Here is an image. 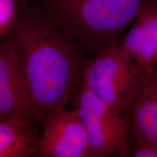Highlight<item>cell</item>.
<instances>
[{
  "label": "cell",
  "instance_id": "obj_1",
  "mask_svg": "<svg viewBox=\"0 0 157 157\" xmlns=\"http://www.w3.org/2000/svg\"><path fill=\"white\" fill-rule=\"evenodd\" d=\"M5 38L14 49L36 105L38 125L70 104L82 85L90 54L37 6L23 5Z\"/></svg>",
  "mask_w": 157,
  "mask_h": 157
},
{
  "label": "cell",
  "instance_id": "obj_2",
  "mask_svg": "<svg viewBox=\"0 0 157 157\" xmlns=\"http://www.w3.org/2000/svg\"><path fill=\"white\" fill-rule=\"evenodd\" d=\"M146 0H38L37 7L56 26L89 53L119 42Z\"/></svg>",
  "mask_w": 157,
  "mask_h": 157
},
{
  "label": "cell",
  "instance_id": "obj_3",
  "mask_svg": "<svg viewBox=\"0 0 157 157\" xmlns=\"http://www.w3.org/2000/svg\"><path fill=\"white\" fill-rule=\"evenodd\" d=\"M144 71L117 42L88 60L82 85L105 102L113 112L124 117Z\"/></svg>",
  "mask_w": 157,
  "mask_h": 157
},
{
  "label": "cell",
  "instance_id": "obj_4",
  "mask_svg": "<svg viewBox=\"0 0 157 157\" xmlns=\"http://www.w3.org/2000/svg\"><path fill=\"white\" fill-rule=\"evenodd\" d=\"M87 132L93 157L130 156L127 119L81 85L71 102Z\"/></svg>",
  "mask_w": 157,
  "mask_h": 157
},
{
  "label": "cell",
  "instance_id": "obj_5",
  "mask_svg": "<svg viewBox=\"0 0 157 157\" xmlns=\"http://www.w3.org/2000/svg\"><path fill=\"white\" fill-rule=\"evenodd\" d=\"M0 119H15L38 125L32 91L12 44L0 42Z\"/></svg>",
  "mask_w": 157,
  "mask_h": 157
},
{
  "label": "cell",
  "instance_id": "obj_6",
  "mask_svg": "<svg viewBox=\"0 0 157 157\" xmlns=\"http://www.w3.org/2000/svg\"><path fill=\"white\" fill-rule=\"evenodd\" d=\"M39 157H93L89 139L74 109L56 110L42 126Z\"/></svg>",
  "mask_w": 157,
  "mask_h": 157
},
{
  "label": "cell",
  "instance_id": "obj_7",
  "mask_svg": "<svg viewBox=\"0 0 157 157\" xmlns=\"http://www.w3.org/2000/svg\"><path fill=\"white\" fill-rule=\"evenodd\" d=\"M124 117L135 137L157 144V67L144 71Z\"/></svg>",
  "mask_w": 157,
  "mask_h": 157
},
{
  "label": "cell",
  "instance_id": "obj_8",
  "mask_svg": "<svg viewBox=\"0 0 157 157\" xmlns=\"http://www.w3.org/2000/svg\"><path fill=\"white\" fill-rule=\"evenodd\" d=\"M41 136L36 125L15 119H1L0 157L37 156Z\"/></svg>",
  "mask_w": 157,
  "mask_h": 157
},
{
  "label": "cell",
  "instance_id": "obj_9",
  "mask_svg": "<svg viewBox=\"0 0 157 157\" xmlns=\"http://www.w3.org/2000/svg\"><path fill=\"white\" fill-rule=\"evenodd\" d=\"M135 20L143 37L142 47L135 61L146 70L155 66L157 58V0H146Z\"/></svg>",
  "mask_w": 157,
  "mask_h": 157
},
{
  "label": "cell",
  "instance_id": "obj_10",
  "mask_svg": "<svg viewBox=\"0 0 157 157\" xmlns=\"http://www.w3.org/2000/svg\"><path fill=\"white\" fill-rule=\"evenodd\" d=\"M19 0H0V36L3 37L16 23L21 10Z\"/></svg>",
  "mask_w": 157,
  "mask_h": 157
},
{
  "label": "cell",
  "instance_id": "obj_11",
  "mask_svg": "<svg viewBox=\"0 0 157 157\" xmlns=\"http://www.w3.org/2000/svg\"><path fill=\"white\" fill-rule=\"evenodd\" d=\"M130 156L157 157V144L134 137V143L131 147Z\"/></svg>",
  "mask_w": 157,
  "mask_h": 157
},
{
  "label": "cell",
  "instance_id": "obj_12",
  "mask_svg": "<svg viewBox=\"0 0 157 157\" xmlns=\"http://www.w3.org/2000/svg\"><path fill=\"white\" fill-rule=\"evenodd\" d=\"M19 2H22L23 5H28L29 0H19Z\"/></svg>",
  "mask_w": 157,
  "mask_h": 157
},
{
  "label": "cell",
  "instance_id": "obj_13",
  "mask_svg": "<svg viewBox=\"0 0 157 157\" xmlns=\"http://www.w3.org/2000/svg\"><path fill=\"white\" fill-rule=\"evenodd\" d=\"M155 66H156L157 67V58H156V65H155Z\"/></svg>",
  "mask_w": 157,
  "mask_h": 157
}]
</instances>
